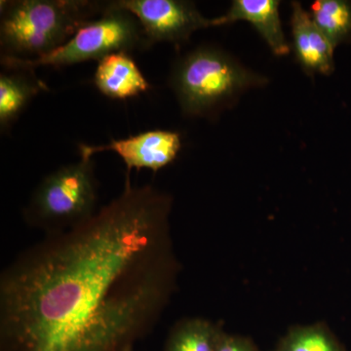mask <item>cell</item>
Returning <instances> with one entry per match:
<instances>
[{
	"instance_id": "1",
	"label": "cell",
	"mask_w": 351,
	"mask_h": 351,
	"mask_svg": "<svg viewBox=\"0 0 351 351\" xmlns=\"http://www.w3.org/2000/svg\"><path fill=\"white\" fill-rule=\"evenodd\" d=\"M172 198L127 175L87 221L46 234L0 276V351H128L176 290Z\"/></svg>"
},
{
	"instance_id": "2",
	"label": "cell",
	"mask_w": 351,
	"mask_h": 351,
	"mask_svg": "<svg viewBox=\"0 0 351 351\" xmlns=\"http://www.w3.org/2000/svg\"><path fill=\"white\" fill-rule=\"evenodd\" d=\"M110 1H1V56L36 59L61 47L75 32L100 17Z\"/></svg>"
},
{
	"instance_id": "3",
	"label": "cell",
	"mask_w": 351,
	"mask_h": 351,
	"mask_svg": "<svg viewBox=\"0 0 351 351\" xmlns=\"http://www.w3.org/2000/svg\"><path fill=\"white\" fill-rule=\"evenodd\" d=\"M263 82V77L223 51L209 47L198 48L179 60L169 80L182 112L189 117L209 114L242 90Z\"/></svg>"
},
{
	"instance_id": "4",
	"label": "cell",
	"mask_w": 351,
	"mask_h": 351,
	"mask_svg": "<svg viewBox=\"0 0 351 351\" xmlns=\"http://www.w3.org/2000/svg\"><path fill=\"white\" fill-rule=\"evenodd\" d=\"M98 181L92 158L62 166L45 176L23 210L25 223L46 234L66 232L97 211Z\"/></svg>"
},
{
	"instance_id": "5",
	"label": "cell",
	"mask_w": 351,
	"mask_h": 351,
	"mask_svg": "<svg viewBox=\"0 0 351 351\" xmlns=\"http://www.w3.org/2000/svg\"><path fill=\"white\" fill-rule=\"evenodd\" d=\"M142 25L133 14L108 2L107 10L100 17L83 25L61 47L36 59L1 56L5 69H34L40 66H62L100 61L112 53L149 49Z\"/></svg>"
},
{
	"instance_id": "6",
	"label": "cell",
	"mask_w": 351,
	"mask_h": 351,
	"mask_svg": "<svg viewBox=\"0 0 351 351\" xmlns=\"http://www.w3.org/2000/svg\"><path fill=\"white\" fill-rule=\"evenodd\" d=\"M119 8L137 18L149 47L154 43H182L193 32L212 27L195 3L182 0H115Z\"/></svg>"
},
{
	"instance_id": "7",
	"label": "cell",
	"mask_w": 351,
	"mask_h": 351,
	"mask_svg": "<svg viewBox=\"0 0 351 351\" xmlns=\"http://www.w3.org/2000/svg\"><path fill=\"white\" fill-rule=\"evenodd\" d=\"M181 147V136L177 132L161 129L112 140L107 145H78L82 158H92L94 154L104 152H114L124 161L128 173L132 169L157 172L175 160Z\"/></svg>"
},
{
	"instance_id": "8",
	"label": "cell",
	"mask_w": 351,
	"mask_h": 351,
	"mask_svg": "<svg viewBox=\"0 0 351 351\" xmlns=\"http://www.w3.org/2000/svg\"><path fill=\"white\" fill-rule=\"evenodd\" d=\"M279 4L277 0H234L225 15L211 19V25L219 27L246 21L256 27L274 54L284 56L290 52V47L281 25Z\"/></svg>"
},
{
	"instance_id": "9",
	"label": "cell",
	"mask_w": 351,
	"mask_h": 351,
	"mask_svg": "<svg viewBox=\"0 0 351 351\" xmlns=\"http://www.w3.org/2000/svg\"><path fill=\"white\" fill-rule=\"evenodd\" d=\"M294 47L298 60L308 73L331 75L335 69V47L299 2H292Z\"/></svg>"
},
{
	"instance_id": "10",
	"label": "cell",
	"mask_w": 351,
	"mask_h": 351,
	"mask_svg": "<svg viewBox=\"0 0 351 351\" xmlns=\"http://www.w3.org/2000/svg\"><path fill=\"white\" fill-rule=\"evenodd\" d=\"M93 82L98 91L112 100H128L144 94L149 83L129 53L108 55L98 62Z\"/></svg>"
},
{
	"instance_id": "11",
	"label": "cell",
	"mask_w": 351,
	"mask_h": 351,
	"mask_svg": "<svg viewBox=\"0 0 351 351\" xmlns=\"http://www.w3.org/2000/svg\"><path fill=\"white\" fill-rule=\"evenodd\" d=\"M5 69V68H4ZM48 90L45 83L36 77L34 71L5 69L0 73V129L11 128L32 99Z\"/></svg>"
},
{
	"instance_id": "12",
	"label": "cell",
	"mask_w": 351,
	"mask_h": 351,
	"mask_svg": "<svg viewBox=\"0 0 351 351\" xmlns=\"http://www.w3.org/2000/svg\"><path fill=\"white\" fill-rule=\"evenodd\" d=\"M223 331L212 321L186 318L172 328L164 351H215Z\"/></svg>"
},
{
	"instance_id": "13",
	"label": "cell",
	"mask_w": 351,
	"mask_h": 351,
	"mask_svg": "<svg viewBox=\"0 0 351 351\" xmlns=\"http://www.w3.org/2000/svg\"><path fill=\"white\" fill-rule=\"evenodd\" d=\"M311 17L335 48L351 43V1L316 0Z\"/></svg>"
},
{
	"instance_id": "14",
	"label": "cell",
	"mask_w": 351,
	"mask_h": 351,
	"mask_svg": "<svg viewBox=\"0 0 351 351\" xmlns=\"http://www.w3.org/2000/svg\"><path fill=\"white\" fill-rule=\"evenodd\" d=\"M274 351H346L327 326L322 324L292 328Z\"/></svg>"
},
{
	"instance_id": "15",
	"label": "cell",
	"mask_w": 351,
	"mask_h": 351,
	"mask_svg": "<svg viewBox=\"0 0 351 351\" xmlns=\"http://www.w3.org/2000/svg\"><path fill=\"white\" fill-rule=\"evenodd\" d=\"M215 351H260L253 341L246 337L223 332Z\"/></svg>"
},
{
	"instance_id": "16",
	"label": "cell",
	"mask_w": 351,
	"mask_h": 351,
	"mask_svg": "<svg viewBox=\"0 0 351 351\" xmlns=\"http://www.w3.org/2000/svg\"><path fill=\"white\" fill-rule=\"evenodd\" d=\"M128 351H134V350H128Z\"/></svg>"
}]
</instances>
